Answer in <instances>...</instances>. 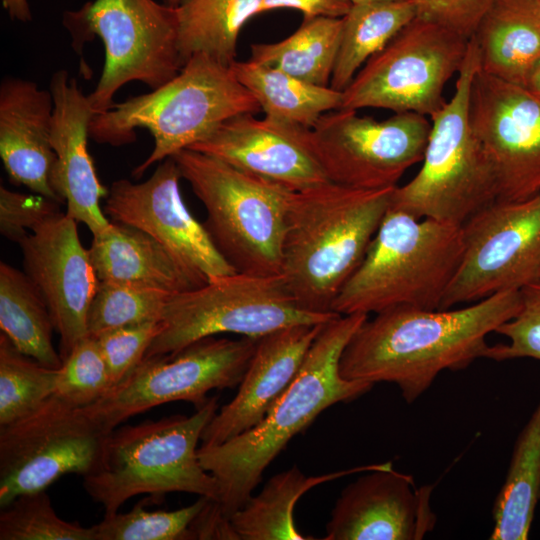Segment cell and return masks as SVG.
Returning a JSON list of instances; mask_svg holds the SVG:
<instances>
[{"mask_svg":"<svg viewBox=\"0 0 540 540\" xmlns=\"http://www.w3.org/2000/svg\"><path fill=\"white\" fill-rule=\"evenodd\" d=\"M341 18H303L299 28L275 43L252 44L250 60L318 86H330L339 49Z\"/></svg>","mask_w":540,"mask_h":540,"instance_id":"cell-32","label":"cell"},{"mask_svg":"<svg viewBox=\"0 0 540 540\" xmlns=\"http://www.w3.org/2000/svg\"><path fill=\"white\" fill-rule=\"evenodd\" d=\"M367 317L337 315L325 323L297 375L257 425L219 445L198 448L201 465L217 482L216 501L226 517L248 501L265 469L322 411L372 389V384L348 380L339 371L344 348Z\"/></svg>","mask_w":540,"mask_h":540,"instance_id":"cell-2","label":"cell"},{"mask_svg":"<svg viewBox=\"0 0 540 540\" xmlns=\"http://www.w3.org/2000/svg\"><path fill=\"white\" fill-rule=\"evenodd\" d=\"M431 486L417 488L413 477L392 463L348 484L326 524V540H420L433 530Z\"/></svg>","mask_w":540,"mask_h":540,"instance_id":"cell-19","label":"cell"},{"mask_svg":"<svg viewBox=\"0 0 540 540\" xmlns=\"http://www.w3.org/2000/svg\"><path fill=\"white\" fill-rule=\"evenodd\" d=\"M77 223L60 213L18 243L23 271L44 299L59 335L62 361L89 335L88 313L99 283Z\"/></svg>","mask_w":540,"mask_h":540,"instance_id":"cell-18","label":"cell"},{"mask_svg":"<svg viewBox=\"0 0 540 540\" xmlns=\"http://www.w3.org/2000/svg\"><path fill=\"white\" fill-rule=\"evenodd\" d=\"M463 251L462 225L389 207L331 311L369 316L398 306L440 309Z\"/></svg>","mask_w":540,"mask_h":540,"instance_id":"cell-5","label":"cell"},{"mask_svg":"<svg viewBox=\"0 0 540 540\" xmlns=\"http://www.w3.org/2000/svg\"><path fill=\"white\" fill-rule=\"evenodd\" d=\"M54 101L37 83L5 77L0 85V156L10 181L63 203L51 186Z\"/></svg>","mask_w":540,"mask_h":540,"instance_id":"cell-23","label":"cell"},{"mask_svg":"<svg viewBox=\"0 0 540 540\" xmlns=\"http://www.w3.org/2000/svg\"><path fill=\"white\" fill-rule=\"evenodd\" d=\"M0 328L21 353L50 368L62 365L53 344L55 329L44 299L24 271L3 261L0 263Z\"/></svg>","mask_w":540,"mask_h":540,"instance_id":"cell-30","label":"cell"},{"mask_svg":"<svg viewBox=\"0 0 540 540\" xmlns=\"http://www.w3.org/2000/svg\"><path fill=\"white\" fill-rule=\"evenodd\" d=\"M161 329V320H152L111 329L95 337L113 387L142 361Z\"/></svg>","mask_w":540,"mask_h":540,"instance_id":"cell-39","label":"cell"},{"mask_svg":"<svg viewBox=\"0 0 540 540\" xmlns=\"http://www.w3.org/2000/svg\"><path fill=\"white\" fill-rule=\"evenodd\" d=\"M260 111L258 102L236 78L231 66L195 54L164 85L95 114L89 137L100 144L121 146L136 140V129H147L154 147L132 172L140 178L153 164L192 147L226 120Z\"/></svg>","mask_w":540,"mask_h":540,"instance_id":"cell-4","label":"cell"},{"mask_svg":"<svg viewBox=\"0 0 540 540\" xmlns=\"http://www.w3.org/2000/svg\"><path fill=\"white\" fill-rule=\"evenodd\" d=\"M430 130L427 116L415 112L376 120L336 109L307 130V140L330 182L379 190L395 188L410 167L422 162Z\"/></svg>","mask_w":540,"mask_h":540,"instance_id":"cell-14","label":"cell"},{"mask_svg":"<svg viewBox=\"0 0 540 540\" xmlns=\"http://www.w3.org/2000/svg\"><path fill=\"white\" fill-rule=\"evenodd\" d=\"M520 293L518 312L495 331L505 336L508 343L489 345L484 358L495 361L532 358L540 361V279L524 286Z\"/></svg>","mask_w":540,"mask_h":540,"instance_id":"cell-38","label":"cell"},{"mask_svg":"<svg viewBox=\"0 0 540 540\" xmlns=\"http://www.w3.org/2000/svg\"><path fill=\"white\" fill-rule=\"evenodd\" d=\"M480 57L471 37L453 96L432 115L422 166L396 186L389 207L417 218L463 225L498 199L492 166L469 123V97Z\"/></svg>","mask_w":540,"mask_h":540,"instance_id":"cell-7","label":"cell"},{"mask_svg":"<svg viewBox=\"0 0 540 540\" xmlns=\"http://www.w3.org/2000/svg\"><path fill=\"white\" fill-rule=\"evenodd\" d=\"M258 339L206 337L176 354L144 357L104 397L83 407L110 433L136 414L174 401L203 407L214 389L233 388L241 382Z\"/></svg>","mask_w":540,"mask_h":540,"instance_id":"cell-12","label":"cell"},{"mask_svg":"<svg viewBox=\"0 0 540 540\" xmlns=\"http://www.w3.org/2000/svg\"><path fill=\"white\" fill-rule=\"evenodd\" d=\"M63 24L78 52L95 36L103 43V70L88 95L95 114L109 110L115 94L129 82L138 81L153 90L185 65L175 7L154 0H93L76 11H66Z\"/></svg>","mask_w":540,"mask_h":540,"instance_id":"cell-9","label":"cell"},{"mask_svg":"<svg viewBox=\"0 0 540 540\" xmlns=\"http://www.w3.org/2000/svg\"><path fill=\"white\" fill-rule=\"evenodd\" d=\"M324 324L291 325L258 338L238 392L207 424L200 446L219 445L257 425L297 375Z\"/></svg>","mask_w":540,"mask_h":540,"instance_id":"cell-22","label":"cell"},{"mask_svg":"<svg viewBox=\"0 0 540 540\" xmlns=\"http://www.w3.org/2000/svg\"><path fill=\"white\" fill-rule=\"evenodd\" d=\"M469 40L416 16L357 72L342 91L339 109L378 108L431 117L446 103L444 87L460 71Z\"/></svg>","mask_w":540,"mask_h":540,"instance_id":"cell-11","label":"cell"},{"mask_svg":"<svg viewBox=\"0 0 540 540\" xmlns=\"http://www.w3.org/2000/svg\"><path fill=\"white\" fill-rule=\"evenodd\" d=\"M218 410L217 397L191 416L172 415L114 429L106 438L102 464L83 477V488L104 508L117 513L130 498L171 492L217 500L218 485L198 456V442Z\"/></svg>","mask_w":540,"mask_h":540,"instance_id":"cell-6","label":"cell"},{"mask_svg":"<svg viewBox=\"0 0 540 540\" xmlns=\"http://www.w3.org/2000/svg\"><path fill=\"white\" fill-rule=\"evenodd\" d=\"M522 87L540 101V59L527 74Z\"/></svg>","mask_w":540,"mask_h":540,"instance_id":"cell-45","label":"cell"},{"mask_svg":"<svg viewBox=\"0 0 540 540\" xmlns=\"http://www.w3.org/2000/svg\"><path fill=\"white\" fill-rule=\"evenodd\" d=\"M353 4H363V3H372V2H383V1H398V0H350Z\"/></svg>","mask_w":540,"mask_h":540,"instance_id":"cell-46","label":"cell"},{"mask_svg":"<svg viewBox=\"0 0 540 540\" xmlns=\"http://www.w3.org/2000/svg\"><path fill=\"white\" fill-rule=\"evenodd\" d=\"M112 387L97 339L88 335L58 368L55 395L74 406L85 407L100 400Z\"/></svg>","mask_w":540,"mask_h":540,"instance_id":"cell-37","label":"cell"},{"mask_svg":"<svg viewBox=\"0 0 540 540\" xmlns=\"http://www.w3.org/2000/svg\"><path fill=\"white\" fill-rule=\"evenodd\" d=\"M417 16L440 23L467 38L474 34L494 0H414Z\"/></svg>","mask_w":540,"mask_h":540,"instance_id":"cell-41","label":"cell"},{"mask_svg":"<svg viewBox=\"0 0 540 540\" xmlns=\"http://www.w3.org/2000/svg\"><path fill=\"white\" fill-rule=\"evenodd\" d=\"M337 315L300 308L281 275L237 271L171 295L162 312V329L145 357L176 354L218 334L258 339L291 325L326 323Z\"/></svg>","mask_w":540,"mask_h":540,"instance_id":"cell-10","label":"cell"},{"mask_svg":"<svg viewBox=\"0 0 540 540\" xmlns=\"http://www.w3.org/2000/svg\"><path fill=\"white\" fill-rule=\"evenodd\" d=\"M261 0H181L176 9L180 53L185 61L205 54L231 66L242 27L259 14Z\"/></svg>","mask_w":540,"mask_h":540,"instance_id":"cell-29","label":"cell"},{"mask_svg":"<svg viewBox=\"0 0 540 540\" xmlns=\"http://www.w3.org/2000/svg\"><path fill=\"white\" fill-rule=\"evenodd\" d=\"M417 16L414 0L353 4L341 18L330 87L344 91L362 66Z\"/></svg>","mask_w":540,"mask_h":540,"instance_id":"cell-28","label":"cell"},{"mask_svg":"<svg viewBox=\"0 0 540 540\" xmlns=\"http://www.w3.org/2000/svg\"><path fill=\"white\" fill-rule=\"evenodd\" d=\"M58 368L44 366L18 351L0 334V427L35 411L55 394Z\"/></svg>","mask_w":540,"mask_h":540,"instance_id":"cell-33","label":"cell"},{"mask_svg":"<svg viewBox=\"0 0 540 540\" xmlns=\"http://www.w3.org/2000/svg\"><path fill=\"white\" fill-rule=\"evenodd\" d=\"M356 470V469H354ZM350 471L307 477L297 466L274 475L262 491L251 496L230 518L240 540H305L295 525L294 508L312 487Z\"/></svg>","mask_w":540,"mask_h":540,"instance_id":"cell-31","label":"cell"},{"mask_svg":"<svg viewBox=\"0 0 540 540\" xmlns=\"http://www.w3.org/2000/svg\"><path fill=\"white\" fill-rule=\"evenodd\" d=\"M181 178L176 161L168 157L143 182L114 181L103 210L110 221L136 227L158 240L206 282L237 272L218 250L205 225L186 207L179 186Z\"/></svg>","mask_w":540,"mask_h":540,"instance_id":"cell-17","label":"cell"},{"mask_svg":"<svg viewBox=\"0 0 540 540\" xmlns=\"http://www.w3.org/2000/svg\"><path fill=\"white\" fill-rule=\"evenodd\" d=\"M2 5L11 20L28 22L32 19V13L28 0H2Z\"/></svg>","mask_w":540,"mask_h":540,"instance_id":"cell-44","label":"cell"},{"mask_svg":"<svg viewBox=\"0 0 540 540\" xmlns=\"http://www.w3.org/2000/svg\"><path fill=\"white\" fill-rule=\"evenodd\" d=\"M193 539H232L240 540L231 520L226 517L218 502L208 499L203 508L192 520L190 526Z\"/></svg>","mask_w":540,"mask_h":540,"instance_id":"cell-42","label":"cell"},{"mask_svg":"<svg viewBox=\"0 0 540 540\" xmlns=\"http://www.w3.org/2000/svg\"><path fill=\"white\" fill-rule=\"evenodd\" d=\"M166 291L117 281H99L89 308L88 334L101 333L128 325L161 320L170 298Z\"/></svg>","mask_w":540,"mask_h":540,"instance_id":"cell-34","label":"cell"},{"mask_svg":"<svg viewBox=\"0 0 540 540\" xmlns=\"http://www.w3.org/2000/svg\"><path fill=\"white\" fill-rule=\"evenodd\" d=\"M538 279H540V271H539Z\"/></svg>","mask_w":540,"mask_h":540,"instance_id":"cell-48","label":"cell"},{"mask_svg":"<svg viewBox=\"0 0 540 540\" xmlns=\"http://www.w3.org/2000/svg\"><path fill=\"white\" fill-rule=\"evenodd\" d=\"M61 203L39 194L0 187V232L17 244L35 228L62 213Z\"/></svg>","mask_w":540,"mask_h":540,"instance_id":"cell-40","label":"cell"},{"mask_svg":"<svg viewBox=\"0 0 540 540\" xmlns=\"http://www.w3.org/2000/svg\"><path fill=\"white\" fill-rule=\"evenodd\" d=\"M0 540H95V528L60 518L42 490L20 495L1 508Z\"/></svg>","mask_w":540,"mask_h":540,"instance_id":"cell-35","label":"cell"},{"mask_svg":"<svg viewBox=\"0 0 540 540\" xmlns=\"http://www.w3.org/2000/svg\"><path fill=\"white\" fill-rule=\"evenodd\" d=\"M520 290L496 293L461 308L398 306L374 314L353 334L339 361L348 380L395 384L412 403L445 370L484 358L487 336L513 318Z\"/></svg>","mask_w":540,"mask_h":540,"instance_id":"cell-1","label":"cell"},{"mask_svg":"<svg viewBox=\"0 0 540 540\" xmlns=\"http://www.w3.org/2000/svg\"><path fill=\"white\" fill-rule=\"evenodd\" d=\"M469 123L495 174L498 199L540 192V101L522 86L480 69L469 97Z\"/></svg>","mask_w":540,"mask_h":540,"instance_id":"cell-16","label":"cell"},{"mask_svg":"<svg viewBox=\"0 0 540 540\" xmlns=\"http://www.w3.org/2000/svg\"><path fill=\"white\" fill-rule=\"evenodd\" d=\"M464 251L440 309L521 290L540 271V192L496 200L463 225Z\"/></svg>","mask_w":540,"mask_h":540,"instance_id":"cell-15","label":"cell"},{"mask_svg":"<svg viewBox=\"0 0 540 540\" xmlns=\"http://www.w3.org/2000/svg\"><path fill=\"white\" fill-rule=\"evenodd\" d=\"M350 0H261L259 14L274 9L298 10L303 18H342L351 8Z\"/></svg>","mask_w":540,"mask_h":540,"instance_id":"cell-43","label":"cell"},{"mask_svg":"<svg viewBox=\"0 0 540 540\" xmlns=\"http://www.w3.org/2000/svg\"><path fill=\"white\" fill-rule=\"evenodd\" d=\"M393 189L363 190L329 181L292 192L280 275L300 308L332 312L389 208Z\"/></svg>","mask_w":540,"mask_h":540,"instance_id":"cell-3","label":"cell"},{"mask_svg":"<svg viewBox=\"0 0 540 540\" xmlns=\"http://www.w3.org/2000/svg\"><path fill=\"white\" fill-rule=\"evenodd\" d=\"M99 281H117L185 292L207 282L146 232L111 221L88 248Z\"/></svg>","mask_w":540,"mask_h":540,"instance_id":"cell-24","label":"cell"},{"mask_svg":"<svg viewBox=\"0 0 540 540\" xmlns=\"http://www.w3.org/2000/svg\"><path fill=\"white\" fill-rule=\"evenodd\" d=\"M231 68L270 120L310 129L325 113L341 107L342 92L330 86L308 83L250 59L236 60Z\"/></svg>","mask_w":540,"mask_h":540,"instance_id":"cell-26","label":"cell"},{"mask_svg":"<svg viewBox=\"0 0 540 540\" xmlns=\"http://www.w3.org/2000/svg\"><path fill=\"white\" fill-rule=\"evenodd\" d=\"M172 157L204 205V225L225 259L239 272L280 275L293 191L193 149Z\"/></svg>","mask_w":540,"mask_h":540,"instance_id":"cell-8","label":"cell"},{"mask_svg":"<svg viewBox=\"0 0 540 540\" xmlns=\"http://www.w3.org/2000/svg\"><path fill=\"white\" fill-rule=\"evenodd\" d=\"M108 434L83 407L55 394L29 415L0 427V507L46 490L63 475L97 471Z\"/></svg>","mask_w":540,"mask_h":540,"instance_id":"cell-13","label":"cell"},{"mask_svg":"<svg viewBox=\"0 0 540 540\" xmlns=\"http://www.w3.org/2000/svg\"><path fill=\"white\" fill-rule=\"evenodd\" d=\"M307 128L255 114H241L220 124L193 149L243 171L302 191L329 182L309 147Z\"/></svg>","mask_w":540,"mask_h":540,"instance_id":"cell-20","label":"cell"},{"mask_svg":"<svg viewBox=\"0 0 540 540\" xmlns=\"http://www.w3.org/2000/svg\"><path fill=\"white\" fill-rule=\"evenodd\" d=\"M166 4V5H169V6H172V7H176L178 6V4L180 3L181 0H163Z\"/></svg>","mask_w":540,"mask_h":540,"instance_id":"cell-47","label":"cell"},{"mask_svg":"<svg viewBox=\"0 0 540 540\" xmlns=\"http://www.w3.org/2000/svg\"><path fill=\"white\" fill-rule=\"evenodd\" d=\"M540 500V400L515 442L493 506L491 540L529 538Z\"/></svg>","mask_w":540,"mask_h":540,"instance_id":"cell-27","label":"cell"},{"mask_svg":"<svg viewBox=\"0 0 540 540\" xmlns=\"http://www.w3.org/2000/svg\"><path fill=\"white\" fill-rule=\"evenodd\" d=\"M49 90L54 101L51 144L56 154L51 186L66 203V214L97 235L111 221L100 206L108 189L101 184L88 151L89 125L95 113L88 96L66 70L52 75Z\"/></svg>","mask_w":540,"mask_h":540,"instance_id":"cell-21","label":"cell"},{"mask_svg":"<svg viewBox=\"0 0 540 540\" xmlns=\"http://www.w3.org/2000/svg\"><path fill=\"white\" fill-rule=\"evenodd\" d=\"M471 37L481 71L523 86L540 59V0H494Z\"/></svg>","mask_w":540,"mask_h":540,"instance_id":"cell-25","label":"cell"},{"mask_svg":"<svg viewBox=\"0 0 540 540\" xmlns=\"http://www.w3.org/2000/svg\"><path fill=\"white\" fill-rule=\"evenodd\" d=\"M208 499L199 496L193 504L172 511H149L141 501L126 513L104 516L94 525L95 540H191L189 526Z\"/></svg>","mask_w":540,"mask_h":540,"instance_id":"cell-36","label":"cell"}]
</instances>
